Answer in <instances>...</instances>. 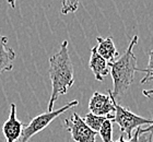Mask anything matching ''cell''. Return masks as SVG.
Segmentation results:
<instances>
[{"mask_svg": "<svg viewBox=\"0 0 153 142\" xmlns=\"http://www.w3.org/2000/svg\"><path fill=\"white\" fill-rule=\"evenodd\" d=\"M80 6V0H61V13H74Z\"/></svg>", "mask_w": 153, "mask_h": 142, "instance_id": "cell-14", "label": "cell"}, {"mask_svg": "<svg viewBox=\"0 0 153 142\" xmlns=\"http://www.w3.org/2000/svg\"><path fill=\"white\" fill-rule=\"evenodd\" d=\"M114 97L108 90V95L102 94L100 92H94L92 97L90 100L89 109L90 113L96 116H108L113 115L115 112Z\"/></svg>", "mask_w": 153, "mask_h": 142, "instance_id": "cell-6", "label": "cell"}, {"mask_svg": "<svg viewBox=\"0 0 153 142\" xmlns=\"http://www.w3.org/2000/svg\"><path fill=\"white\" fill-rule=\"evenodd\" d=\"M138 38V35H134L123 56L115 60L114 62L108 63L113 79V90H109V92L114 98L123 96L134 82V72L138 70L134 47L137 45Z\"/></svg>", "mask_w": 153, "mask_h": 142, "instance_id": "cell-2", "label": "cell"}, {"mask_svg": "<svg viewBox=\"0 0 153 142\" xmlns=\"http://www.w3.org/2000/svg\"><path fill=\"white\" fill-rule=\"evenodd\" d=\"M48 73L51 81V95L47 112H53L58 97L66 94L74 82V66L68 51V41L62 42L59 51L49 58Z\"/></svg>", "mask_w": 153, "mask_h": 142, "instance_id": "cell-1", "label": "cell"}, {"mask_svg": "<svg viewBox=\"0 0 153 142\" xmlns=\"http://www.w3.org/2000/svg\"><path fill=\"white\" fill-rule=\"evenodd\" d=\"M137 71L146 72V77H143V78L140 80L141 84H143V83L148 82V81H153V49L149 53V62H148V67L146 69H139V68H138Z\"/></svg>", "mask_w": 153, "mask_h": 142, "instance_id": "cell-13", "label": "cell"}, {"mask_svg": "<svg viewBox=\"0 0 153 142\" xmlns=\"http://www.w3.org/2000/svg\"><path fill=\"white\" fill-rule=\"evenodd\" d=\"M16 0H7V2L9 3V6L12 8V9H14L16 8Z\"/></svg>", "mask_w": 153, "mask_h": 142, "instance_id": "cell-18", "label": "cell"}, {"mask_svg": "<svg viewBox=\"0 0 153 142\" xmlns=\"http://www.w3.org/2000/svg\"><path fill=\"white\" fill-rule=\"evenodd\" d=\"M90 69L94 73V77L97 81H103L109 72L108 63L96 51V46L92 47L91 49V57L89 62Z\"/></svg>", "mask_w": 153, "mask_h": 142, "instance_id": "cell-8", "label": "cell"}, {"mask_svg": "<svg viewBox=\"0 0 153 142\" xmlns=\"http://www.w3.org/2000/svg\"><path fill=\"white\" fill-rule=\"evenodd\" d=\"M139 137H140V128L134 131V136L131 137V139H129V141H126V140H125V136L121 135L117 142H142L139 140Z\"/></svg>", "mask_w": 153, "mask_h": 142, "instance_id": "cell-15", "label": "cell"}, {"mask_svg": "<svg viewBox=\"0 0 153 142\" xmlns=\"http://www.w3.org/2000/svg\"><path fill=\"white\" fill-rule=\"evenodd\" d=\"M103 142H113V120L106 119L99 131Z\"/></svg>", "mask_w": 153, "mask_h": 142, "instance_id": "cell-12", "label": "cell"}, {"mask_svg": "<svg viewBox=\"0 0 153 142\" xmlns=\"http://www.w3.org/2000/svg\"><path fill=\"white\" fill-rule=\"evenodd\" d=\"M142 94H143L146 97H151L153 95V88H151V90H143V91H142Z\"/></svg>", "mask_w": 153, "mask_h": 142, "instance_id": "cell-17", "label": "cell"}, {"mask_svg": "<svg viewBox=\"0 0 153 142\" xmlns=\"http://www.w3.org/2000/svg\"><path fill=\"white\" fill-rule=\"evenodd\" d=\"M79 104L78 100L71 101L69 103H67L66 105H64L62 107L58 108L56 111L53 112H45V113L38 115V116L34 117L29 125H26L25 127H23L22 136L20 138V142H29V140L32 138L34 135L41 132L49 125V123L57 118L59 115H61L62 113L67 112L68 109H70L71 107H74Z\"/></svg>", "mask_w": 153, "mask_h": 142, "instance_id": "cell-3", "label": "cell"}, {"mask_svg": "<svg viewBox=\"0 0 153 142\" xmlns=\"http://www.w3.org/2000/svg\"><path fill=\"white\" fill-rule=\"evenodd\" d=\"M23 123L16 117V106L14 103L10 105L9 118L2 126V133L7 142H16L20 140L23 131Z\"/></svg>", "mask_w": 153, "mask_h": 142, "instance_id": "cell-7", "label": "cell"}, {"mask_svg": "<svg viewBox=\"0 0 153 142\" xmlns=\"http://www.w3.org/2000/svg\"><path fill=\"white\" fill-rule=\"evenodd\" d=\"M64 127L68 132H70L76 142H95L97 132L86 126V123L76 113H74L70 118L64 120Z\"/></svg>", "mask_w": 153, "mask_h": 142, "instance_id": "cell-5", "label": "cell"}, {"mask_svg": "<svg viewBox=\"0 0 153 142\" xmlns=\"http://www.w3.org/2000/svg\"><path fill=\"white\" fill-rule=\"evenodd\" d=\"M141 133H142V135H143V133H148V135H150V136L153 137V123H151L148 128H146V129H140V135Z\"/></svg>", "mask_w": 153, "mask_h": 142, "instance_id": "cell-16", "label": "cell"}, {"mask_svg": "<svg viewBox=\"0 0 153 142\" xmlns=\"http://www.w3.org/2000/svg\"><path fill=\"white\" fill-rule=\"evenodd\" d=\"M97 46L96 51L104 59L107 61V63H112L116 60V57L118 56V51L115 47V44L112 37H96Z\"/></svg>", "mask_w": 153, "mask_h": 142, "instance_id": "cell-10", "label": "cell"}, {"mask_svg": "<svg viewBox=\"0 0 153 142\" xmlns=\"http://www.w3.org/2000/svg\"><path fill=\"white\" fill-rule=\"evenodd\" d=\"M16 56L14 51L8 46V37L0 35V74L13 69Z\"/></svg>", "mask_w": 153, "mask_h": 142, "instance_id": "cell-9", "label": "cell"}, {"mask_svg": "<svg viewBox=\"0 0 153 142\" xmlns=\"http://www.w3.org/2000/svg\"><path fill=\"white\" fill-rule=\"evenodd\" d=\"M113 101H114L115 113H116L113 121L119 126L123 135H126L128 139H131L132 132L136 131L137 129H139L141 126H143V125H151L153 123L152 119H148V118L138 116L134 113L129 111L128 108L119 105L115 98Z\"/></svg>", "mask_w": 153, "mask_h": 142, "instance_id": "cell-4", "label": "cell"}, {"mask_svg": "<svg viewBox=\"0 0 153 142\" xmlns=\"http://www.w3.org/2000/svg\"><path fill=\"white\" fill-rule=\"evenodd\" d=\"M142 142H153V137L149 135V136H148L147 138H146V139H144Z\"/></svg>", "mask_w": 153, "mask_h": 142, "instance_id": "cell-19", "label": "cell"}, {"mask_svg": "<svg viewBox=\"0 0 153 142\" xmlns=\"http://www.w3.org/2000/svg\"><path fill=\"white\" fill-rule=\"evenodd\" d=\"M114 117H115L114 115H108V116H96V115H94V114H92V113H88L82 119L89 128H91V129H92L93 131H95V132H99L103 123H104L106 119L114 120Z\"/></svg>", "mask_w": 153, "mask_h": 142, "instance_id": "cell-11", "label": "cell"}]
</instances>
